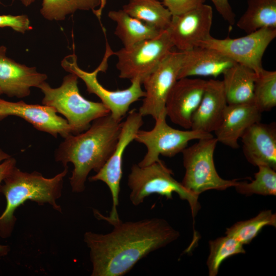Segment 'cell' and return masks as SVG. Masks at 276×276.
Here are the masks:
<instances>
[{
    "label": "cell",
    "mask_w": 276,
    "mask_h": 276,
    "mask_svg": "<svg viewBox=\"0 0 276 276\" xmlns=\"http://www.w3.org/2000/svg\"><path fill=\"white\" fill-rule=\"evenodd\" d=\"M106 234L87 232L92 276H123L150 252L177 239L179 233L163 219L113 222Z\"/></svg>",
    "instance_id": "6da1fadb"
},
{
    "label": "cell",
    "mask_w": 276,
    "mask_h": 276,
    "mask_svg": "<svg viewBox=\"0 0 276 276\" xmlns=\"http://www.w3.org/2000/svg\"><path fill=\"white\" fill-rule=\"evenodd\" d=\"M122 122L110 113L92 122L85 131L70 134L55 151L56 161L64 167L74 165L70 181L72 191L81 193L90 172H98L112 154L118 142Z\"/></svg>",
    "instance_id": "7a4b0ae2"
},
{
    "label": "cell",
    "mask_w": 276,
    "mask_h": 276,
    "mask_svg": "<svg viewBox=\"0 0 276 276\" xmlns=\"http://www.w3.org/2000/svg\"><path fill=\"white\" fill-rule=\"evenodd\" d=\"M68 172V166L52 178H45L40 173L23 172L16 167L4 180L0 192L6 199V207L0 216V235L9 237L14 226L16 209L27 200L39 205L49 203L54 209L61 212L56 200L61 195L63 178Z\"/></svg>",
    "instance_id": "3957f363"
},
{
    "label": "cell",
    "mask_w": 276,
    "mask_h": 276,
    "mask_svg": "<svg viewBox=\"0 0 276 276\" xmlns=\"http://www.w3.org/2000/svg\"><path fill=\"white\" fill-rule=\"evenodd\" d=\"M78 79L76 75L70 73L63 78L58 87L53 88L45 81L38 87L44 95L42 104L53 107L57 112L63 115L73 134L86 130L91 122L110 114L102 102L88 100L80 94Z\"/></svg>",
    "instance_id": "277c9868"
},
{
    "label": "cell",
    "mask_w": 276,
    "mask_h": 276,
    "mask_svg": "<svg viewBox=\"0 0 276 276\" xmlns=\"http://www.w3.org/2000/svg\"><path fill=\"white\" fill-rule=\"evenodd\" d=\"M173 175L172 171L161 160L144 167L133 165L127 181L131 190L129 198L132 204L140 205L153 194L169 199L172 198L173 193H176L180 199L188 201L194 217L200 208L198 197L187 190Z\"/></svg>",
    "instance_id": "5b68a950"
},
{
    "label": "cell",
    "mask_w": 276,
    "mask_h": 276,
    "mask_svg": "<svg viewBox=\"0 0 276 276\" xmlns=\"http://www.w3.org/2000/svg\"><path fill=\"white\" fill-rule=\"evenodd\" d=\"M217 143L214 136L200 139L181 152L186 172L181 183L198 197L207 190H225L238 182L236 179H223L218 174L214 162Z\"/></svg>",
    "instance_id": "8992f818"
},
{
    "label": "cell",
    "mask_w": 276,
    "mask_h": 276,
    "mask_svg": "<svg viewBox=\"0 0 276 276\" xmlns=\"http://www.w3.org/2000/svg\"><path fill=\"white\" fill-rule=\"evenodd\" d=\"M113 52L107 47L101 64L91 72L80 68L75 54L66 56L61 62V66L66 71L74 73L84 82L87 91L98 96L101 102L109 110L111 117L116 120L122 121L129 111L130 105L145 96L142 88V82L137 79L131 81V85L124 89L110 90L100 84L98 80L100 72H105L107 67V59Z\"/></svg>",
    "instance_id": "52a82bcc"
},
{
    "label": "cell",
    "mask_w": 276,
    "mask_h": 276,
    "mask_svg": "<svg viewBox=\"0 0 276 276\" xmlns=\"http://www.w3.org/2000/svg\"><path fill=\"white\" fill-rule=\"evenodd\" d=\"M174 45L166 30L156 37L114 52L119 77L142 82L172 51Z\"/></svg>",
    "instance_id": "ba28073f"
},
{
    "label": "cell",
    "mask_w": 276,
    "mask_h": 276,
    "mask_svg": "<svg viewBox=\"0 0 276 276\" xmlns=\"http://www.w3.org/2000/svg\"><path fill=\"white\" fill-rule=\"evenodd\" d=\"M164 113L155 120L153 128L150 130H139L134 141L142 144L147 152L137 165L146 166L160 160L163 155L172 157L181 153L190 141L214 136L211 133L193 130H179L172 128L166 122Z\"/></svg>",
    "instance_id": "9c48e42d"
},
{
    "label": "cell",
    "mask_w": 276,
    "mask_h": 276,
    "mask_svg": "<svg viewBox=\"0 0 276 276\" xmlns=\"http://www.w3.org/2000/svg\"><path fill=\"white\" fill-rule=\"evenodd\" d=\"M143 117L135 109H132L122 122L118 142L112 154L97 173L89 178L90 181H101L107 185L111 194L112 205L109 217L99 213L97 217L110 224L120 220L117 207L119 205L120 182L122 177L123 157L128 146L143 125Z\"/></svg>",
    "instance_id": "30bf717a"
},
{
    "label": "cell",
    "mask_w": 276,
    "mask_h": 276,
    "mask_svg": "<svg viewBox=\"0 0 276 276\" xmlns=\"http://www.w3.org/2000/svg\"><path fill=\"white\" fill-rule=\"evenodd\" d=\"M275 37L276 28H263L236 38L218 39L211 36L197 46L216 50L258 75L264 70L263 55Z\"/></svg>",
    "instance_id": "8fae6325"
},
{
    "label": "cell",
    "mask_w": 276,
    "mask_h": 276,
    "mask_svg": "<svg viewBox=\"0 0 276 276\" xmlns=\"http://www.w3.org/2000/svg\"><path fill=\"white\" fill-rule=\"evenodd\" d=\"M183 56L182 51H171L143 80L145 96L138 110L143 117L150 116L155 120L166 113V101L178 80Z\"/></svg>",
    "instance_id": "7c38bea8"
},
{
    "label": "cell",
    "mask_w": 276,
    "mask_h": 276,
    "mask_svg": "<svg viewBox=\"0 0 276 276\" xmlns=\"http://www.w3.org/2000/svg\"><path fill=\"white\" fill-rule=\"evenodd\" d=\"M213 17L212 8L203 4L184 14L172 16L166 30L174 47L186 51L211 36Z\"/></svg>",
    "instance_id": "4fadbf2b"
},
{
    "label": "cell",
    "mask_w": 276,
    "mask_h": 276,
    "mask_svg": "<svg viewBox=\"0 0 276 276\" xmlns=\"http://www.w3.org/2000/svg\"><path fill=\"white\" fill-rule=\"evenodd\" d=\"M207 80L200 78L178 79L166 103L167 117L185 129L191 128L192 116L201 101Z\"/></svg>",
    "instance_id": "5bb4252c"
},
{
    "label": "cell",
    "mask_w": 276,
    "mask_h": 276,
    "mask_svg": "<svg viewBox=\"0 0 276 276\" xmlns=\"http://www.w3.org/2000/svg\"><path fill=\"white\" fill-rule=\"evenodd\" d=\"M51 106L29 104L23 101L13 102L0 98V121L10 116L20 117L37 130L47 132L57 137L63 138L72 134L71 128L66 119L57 114Z\"/></svg>",
    "instance_id": "9a60e30c"
},
{
    "label": "cell",
    "mask_w": 276,
    "mask_h": 276,
    "mask_svg": "<svg viewBox=\"0 0 276 276\" xmlns=\"http://www.w3.org/2000/svg\"><path fill=\"white\" fill-rule=\"evenodd\" d=\"M7 48L0 46V89L9 97L28 96L32 87H39L47 75L39 73L35 67L16 62L6 55Z\"/></svg>",
    "instance_id": "2e32d148"
},
{
    "label": "cell",
    "mask_w": 276,
    "mask_h": 276,
    "mask_svg": "<svg viewBox=\"0 0 276 276\" xmlns=\"http://www.w3.org/2000/svg\"><path fill=\"white\" fill-rule=\"evenodd\" d=\"M275 123L261 122L250 126L241 139L247 160L255 166H268L276 169Z\"/></svg>",
    "instance_id": "e0dca14e"
},
{
    "label": "cell",
    "mask_w": 276,
    "mask_h": 276,
    "mask_svg": "<svg viewBox=\"0 0 276 276\" xmlns=\"http://www.w3.org/2000/svg\"><path fill=\"white\" fill-rule=\"evenodd\" d=\"M222 80H208L198 108L192 118L191 129L207 133L220 125L227 106Z\"/></svg>",
    "instance_id": "ac0fdd59"
},
{
    "label": "cell",
    "mask_w": 276,
    "mask_h": 276,
    "mask_svg": "<svg viewBox=\"0 0 276 276\" xmlns=\"http://www.w3.org/2000/svg\"><path fill=\"white\" fill-rule=\"evenodd\" d=\"M262 113L254 102L228 104L220 125L214 131L218 142L238 148L239 140L250 126L261 122Z\"/></svg>",
    "instance_id": "d6986e66"
},
{
    "label": "cell",
    "mask_w": 276,
    "mask_h": 276,
    "mask_svg": "<svg viewBox=\"0 0 276 276\" xmlns=\"http://www.w3.org/2000/svg\"><path fill=\"white\" fill-rule=\"evenodd\" d=\"M236 62L219 51L197 46L183 51L178 79L191 76L216 78Z\"/></svg>",
    "instance_id": "ffe728a7"
},
{
    "label": "cell",
    "mask_w": 276,
    "mask_h": 276,
    "mask_svg": "<svg viewBox=\"0 0 276 276\" xmlns=\"http://www.w3.org/2000/svg\"><path fill=\"white\" fill-rule=\"evenodd\" d=\"M222 75L227 104L253 102L254 86L258 75L252 70L236 63Z\"/></svg>",
    "instance_id": "44dd1931"
},
{
    "label": "cell",
    "mask_w": 276,
    "mask_h": 276,
    "mask_svg": "<svg viewBox=\"0 0 276 276\" xmlns=\"http://www.w3.org/2000/svg\"><path fill=\"white\" fill-rule=\"evenodd\" d=\"M108 16L116 22L114 33L122 41L124 48L152 39L163 31L130 16L123 9L110 11Z\"/></svg>",
    "instance_id": "7402d4cb"
},
{
    "label": "cell",
    "mask_w": 276,
    "mask_h": 276,
    "mask_svg": "<svg viewBox=\"0 0 276 276\" xmlns=\"http://www.w3.org/2000/svg\"><path fill=\"white\" fill-rule=\"evenodd\" d=\"M246 33L263 28H276V0H247V8L237 23Z\"/></svg>",
    "instance_id": "603a6c76"
},
{
    "label": "cell",
    "mask_w": 276,
    "mask_h": 276,
    "mask_svg": "<svg viewBox=\"0 0 276 276\" xmlns=\"http://www.w3.org/2000/svg\"><path fill=\"white\" fill-rule=\"evenodd\" d=\"M106 0H42L40 12L49 20H62L78 10L91 11L100 20Z\"/></svg>",
    "instance_id": "cb8c5ba5"
},
{
    "label": "cell",
    "mask_w": 276,
    "mask_h": 276,
    "mask_svg": "<svg viewBox=\"0 0 276 276\" xmlns=\"http://www.w3.org/2000/svg\"><path fill=\"white\" fill-rule=\"evenodd\" d=\"M122 9L130 16L166 30L172 18L168 9L158 0H129Z\"/></svg>",
    "instance_id": "d4e9b609"
},
{
    "label": "cell",
    "mask_w": 276,
    "mask_h": 276,
    "mask_svg": "<svg viewBox=\"0 0 276 276\" xmlns=\"http://www.w3.org/2000/svg\"><path fill=\"white\" fill-rule=\"evenodd\" d=\"M267 225L276 226V215L271 210L262 211L249 220L237 222L226 229L225 234L234 237L243 245L247 244Z\"/></svg>",
    "instance_id": "484cf974"
},
{
    "label": "cell",
    "mask_w": 276,
    "mask_h": 276,
    "mask_svg": "<svg viewBox=\"0 0 276 276\" xmlns=\"http://www.w3.org/2000/svg\"><path fill=\"white\" fill-rule=\"evenodd\" d=\"M210 254L207 260L209 275H217L221 263L235 255L244 254L243 245L234 237L226 235L209 241Z\"/></svg>",
    "instance_id": "4316f807"
},
{
    "label": "cell",
    "mask_w": 276,
    "mask_h": 276,
    "mask_svg": "<svg viewBox=\"0 0 276 276\" xmlns=\"http://www.w3.org/2000/svg\"><path fill=\"white\" fill-rule=\"evenodd\" d=\"M253 102L261 112L276 106V72L263 70L256 80Z\"/></svg>",
    "instance_id": "83f0119b"
},
{
    "label": "cell",
    "mask_w": 276,
    "mask_h": 276,
    "mask_svg": "<svg viewBox=\"0 0 276 276\" xmlns=\"http://www.w3.org/2000/svg\"><path fill=\"white\" fill-rule=\"evenodd\" d=\"M250 182H239L234 187L237 192L250 196L258 194L264 196L276 195V172L268 166H259Z\"/></svg>",
    "instance_id": "f1b7e54d"
},
{
    "label": "cell",
    "mask_w": 276,
    "mask_h": 276,
    "mask_svg": "<svg viewBox=\"0 0 276 276\" xmlns=\"http://www.w3.org/2000/svg\"><path fill=\"white\" fill-rule=\"evenodd\" d=\"M4 27L11 28L14 31L21 33L32 29L29 17L25 14L0 15V28Z\"/></svg>",
    "instance_id": "f546056e"
},
{
    "label": "cell",
    "mask_w": 276,
    "mask_h": 276,
    "mask_svg": "<svg viewBox=\"0 0 276 276\" xmlns=\"http://www.w3.org/2000/svg\"><path fill=\"white\" fill-rule=\"evenodd\" d=\"M205 0H163L162 4L172 16L187 13L204 4Z\"/></svg>",
    "instance_id": "4dcf8cb0"
},
{
    "label": "cell",
    "mask_w": 276,
    "mask_h": 276,
    "mask_svg": "<svg viewBox=\"0 0 276 276\" xmlns=\"http://www.w3.org/2000/svg\"><path fill=\"white\" fill-rule=\"evenodd\" d=\"M15 167V159L0 149V186Z\"/></svg>",
    "instance_id": "1f68e13d"
},
{
    "label": "cell",
    "mask_w": 276,
    "mask_h": 276,
    "mask_svg": "<svg viewBox=\"0 0 276 276\" xmlns=\"http://www.w3.org/2000/svg\"><path fill=\"white\" fill-rule=\"evenodd\" d=\"M216 10L222 17L229 24L233 25L235 22V14L228 0H211Z\"/></svg>",
    "instance_id": "d6a6232c"
},
{
    "label": "cell",
    "mask_w": 276,
    "mask_h": 276,
    "mask_svg": "<svg viewBox=\"0 0 276 276\" xmlns=\"http://www.w3.org/2000/svg\"><path fill=\"white\" fill-rule=\"evenodd\" d=\"M9 251L7 246L0 245V256L6 255Z\"/></svg>",
    "instance_id": "836d02e7"
},
{
    "label": "cell",
    "mask_w": 276,
    "mask_h": 276,
    "mask_svg": "<svg viewBox=\"0 0 276 276\" xmlns=\"http://www.w3.org/2000/svg\"><path fill=\"white\" fill-rule=\"evenodd\" d=\"M14 0H13V1ZM21 3L26 7H28L35 2V0H19Z\"/></svg>",
    "instance_id": "e575fe53"
},
{
    "label": "cell",
    "mask_w": 276,
    "mask_h": 276,
    "mask_svg": "<svg viewBox=\"0 0 276 276\" xmlns=\"http://www.w3.org/2000/svg\"><path fill=\"white\" fill-rule=\"evenodd\" d=\"M1 94H2V92L1 90L0 89V95H1Z\"/></svg>",
    "instance_id": "d590c367"
},
{
    "label": "cell",
    "mask_w": 276,
    "mask_h": 276,
    "mask_svg": "<svg viewBox=\"0 0 276 276\" xmlns=\"http://www.w3.org/2000/svg\"><path fill=\"white\" fill-rule=\"evenodd\" d=\"M0 4H2V3H1V1H0Z\"/></svg>",
    "instance_id": "8d00e7d4"
}]
</instances>
